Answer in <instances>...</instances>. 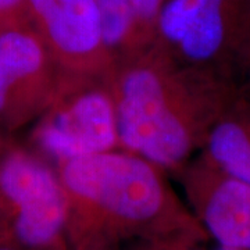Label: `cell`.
<instances>
[{
  "mask_svg": "<svg viewBox=\"0 0 250 250\" xmlns=\"http://www.w3.org/2000/svg\"><path fill=\"white\" fill-rule=\"evenodd\" d=\"M121 149L179 172L243 92L236 81L174 60L160 47L118 62L108 77Z\"/></svg>",
  "mask_w": 250,
  "mask_h": 250,
  "instance_id": "1",
  "label": "cell"
},
{
  "mask_svg": "<svg viewBox=\"0 0 250 250\" xmlns=\"http://www.w3.org/2000/svg\"><path fill=\"white\" fill-rule=\"evenodd\" d=\"M68 199L71 250H121L123 245L208 235L166 179V171L117 149L56 166Z\"/></svg>",
  "mask_w": 250,
  "mask_h": 250,
  "instance_id": "2",
  "label": "cell"
},
{
  "mask_svg": "<svg viewBox=\"0 0 250 250\" xmlns=\"http://www.w3.org/2000/svg\"><path fill=\"white\" fill-rule=\"evenodd\" d=\"M0 239L22 250H71L59 172L21 147L10 146L0 157Z\"/></svg>",
  "mask_w": 250,
  "mask_h": 250,
  "instance_id": "3",
  "label": "cell"
},
{
  "mask_svg": "<svg viewBox=\"0 0 250 250\" xmlns=\"http://www.w3.org/2000/svg\"><path fill=\"white\" fill-rule=\"evenodd\" d=\"M249 38L250 0L161 3L159 47L185 65L239 83V68Z\"/></svg>",
  "mask_w": 250,
  "mask_h": 250,
  "instance_id": "4",
  "label": "cell"
},
{
  "mask_svg": "<svg viewBox=\"0 0 250 250\" xmlns=\"http://www.w3.org/2000/svg\"><path fill=\"white\" fill-rule=\"evenodd\" d=\"M32 142L56 164L121 149L108 80L67 78L53 104L35 123Z\"/></svg>",
  "mask_w": 250,
  "mask_h": 250,
  "instance_id": "5",
  "label": "cell"
},
{
  "mask_svg": "<svg viewBox=\"0 0 250 250\" xmlns=\"http://www.w3.org/2000/svg\"><path fill=\"white\" fill-rule=\"evenodd\" d=\"M34 28L0 31V128L36 123L67 81Z\"/></svg>",
  "mask_w": 250,
  "mask_h": 250,
  "instance_id": "6",
  "label": "cell"
},
{
  "mask_svg": "<svg viewBox=\"0 0 250 250\" xmlns=\"http://www.w3.org/2000/svg\"><path fill=\"white\" fill-rule=\"evenodd\" d=\"M31 24L70 78L108 80L114 62L102 38L98 0H27Z\"/></svg>",
  "mask_w": 250,
  "mask_h": 250,
  "instance_id": "7",
  "label": "cell"
},
{
  "mask_svg": "<svg viewBox=\"0 0 250 250\" xmlns=\"http://www.w3.org/2000/svg\"><path fill=\"white\" fill-rule=\"evenodd\" d=\"M189 208L218 246L250 250V187L200 154L178 172Z\"/></svg>",
  "mask_w": 250,
  "mask_h": 250,
  "instance_id": "8",
  "label": "cell"
},
{
  "mask_svg": "<svg viewBox=\"0 0 250 250\" xmlns=\"http://www.w3.org/2000/svg\"><path fill=\"white\" fill-rule=\"evenodd\" d=\"M161 3L163 0H98L103 43L114 65L159 46Z\"/></svg>",
  "mask_w": 250,
  "mask_h": 250,
  "instance_id": "9",
  "label": "cell"
},
{
  "mask_svg": "<svg viewBox=\"0 0 250 250\" xmlns=\"http://www.w3.org/2000/svg\"><path fill=\"white\" fill-rule=\"evenodd\" d=\"M200 156L250 187V92L243 90L218 118Z\"/></svg>",
  "mask_w": 250,
  "mask_h": 250,
  "instance_id": "10",
  "label": "cell"
},
{
  "mask_svg": "<svg viewBox=\"0 0 250 250\" xmlns=\"http://www.w3.org/2000/svg\"><path fill=\"white\" fill-rule=\"evenodd\" d=\"M32 28L27 0H0V31Z\"/></svg>",
  "mask_w": 250,
  "mask_h": 250,
  "instance_id": "11",
  "label": "cell"
},
{
  "mask_svg": "<svg viewBox=\"0 0 250 250\" xmlns=\"http://www.w3.org/2000/svg\"><path fill=\"white\" fill-rule=\"evenodd\" d=\"M205 238L179 235L171 238L150 239V241L136 242L129 245L131 250H203L199 248V243Z\"/></svg>",
  "mask_w": 250,
  "mask_h": 250,
  "instance_id": "12",
  "label": "cell"
},
{
  "mask_svg": "<svg viewBox=\"0 0 250 250\" xmlns=\"http://www.w3.org/2000/svg\"><path fill=\"white\" fill-rule=\"evenodd\" d=\"M239 83L246 92H250V38L239 68Z\"/></svg>",
  "mask_w": 250,
  "mask_h": 250,
  "instance_id": "13",
  "label": "cell"
},
{
  "mask_svg": "<svg viewBox=\"0 0 250 250\" xmlns=\"http://www.w3.org/2000/svg\"><path fill=\"white\" fill-rule=\"evenodd\" d=\"M0 250H22V249H20L18 246L13 245V243H10V242L0 239Z\"/></svg>",
  "mask_w": 250,
  "mask_h": 250,
  "instance_id": "14",
  "label": "cell"
},
{
  "mask_svg": "<svg viewBox=\"0 0 250 250\" xmlns=\"http://www.w3.org/2000/svg\"><path fill=\"white\" fill-rule=\"evenodd\" d=\"M3 139H4V138H3V136H1V134H0V157H1V156L4 154V152H6V150H7V149L10 147L9 145L4 142Z\"/></svg>",
  "mask_w": 250,
  "mask_h": 250,
  "instance_id": "15",
  "label": "cell"
},
{
  "mask_svg": "<svg viewBox=\"0 0 250 250\" xmlns=\"http://www.w3.org/2000/svg\"><path fill=\"white\" fill-rule=\"evenodd\" d=\"M217 250H241V249H233V248H225V246H218Z\"/></svg>",
  "mask_w": 250,
  "mask_h": 250,
  "instance_id": "16",
  "label": "cell"
}]
</instances>
